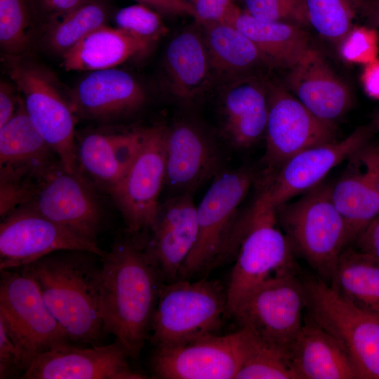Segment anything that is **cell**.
Masks as SVG:
<instances>
[{"label":"cell","mask_w":379,"mask_h":379,"mask_svg":"<svg viewBox=\"0 0 379 379\" xmlns=\"http://www.w3.org/2000/svg\"><path fill=\"white\" fill-rule=\"evenodd\" d=\"M288 354L297 379L359 378L343 345L311 319L303 323Z\"/></svg>","instance_id":"24"},{"label":"cell","mask_w":379,"mask_h":379,"mask_svg":"<svg viewBox=\"0 0 379 379\" xmlns=\"http://www.w3.org/2000/svg\"><path fill=\"white\" fill-rule=\"evenodd\" d=\"M67 342L39 354L20 378L23 379H143L132 370L127 353L117 341L79 347Z\"/></svg>","instance_id":"17"},{"label":"cell","mask_w":379,"mask_h":379,"mask_svg":"<svg viewBox=\"0 0 379 379\" xmlns=\"http://www.w3.org/2000/svg\"><path fill=\"white\" fill-rule=\"evenodd\" d=\"M36 283L72 343L98 345L105 334L101 314V258L62 250L17 268Z\"/></svg>","instance_id":"2"},{"label":"cell","mask_w":379,"mask_h":379,"mask_svg":"<svg viewBox=\"0 0 379 379\" xmlns=\"http://www.w3.org/2000/svg\"><path fill=\"white\" fill-rule=\"evenodd\" d=\"M88 0H38L40 8L51 18L63 15Z\"/></svg>","instance_id":"46"},{"label":"cell","mask_w":379,"mask_h":379,"mask_svg":"<svg viewBox=\"0 0 379 379\" xmlns=\"http://www.w3.org/2000/svg\"><path fill=\"white\" fill-rule=\"evenodd\" d=\"M276 215L293 251L331 286L340 254L352 243L332 201L331 185L321 182L295 201L280 206Z\"/></svg>","instance_id":"3"},{"label":"cell","mask_w":379,"mask_h":379,"mask_svg":"<svg viewBox=\"0 0 379 379\" xmlns=\"http://www.w3.org/2000/svg\"><path fill=\"white\" fill-rule=\"evenodd\" d=\"M268 117L264 162L277 169L307 148L335 140V126L314 116L284 86L267 81Z\"/></svg>","instance_id":"15"},{"label":"cell","mask_w":379,"mask_h":379,"mask_svg":"<svg viewBox=\"0 0 379 379\" xmlns=\"http://www.w3.org/2000/svg\"><path fill=\"white\" fill-rule=\"evenodd\" d=\"M166 127L143 129L140 149L126 172L109 191L126 232L147 234L157 214L166 173Z\"/></svg>","instance_id":"10"},{"label":"cell","mask_w":379,"mask_h":379,"mask_svg":"<svg viewBox=\"0 0 379 379\" xmlns=\"http://www.w3.org/2000/svg\"><path fill=\"white\" fill-rule=\"evenodd\" d=\"M243 328L246 333L245 354L236 379L297 378L287 352Z\"/></svg>","instance_id":"33"},{"label":"cell","mask_w":379,"mask_h":379,"mask_svg":"<svg viewBox=\"0 0 379 379\" xmlns=\"http://www.w3.org/2000/svg\"><path fill=\"white\" fill-rule=\"evenodd\" d=\"M25 205L94 242L104 223L103 210L92 183L80 171L69 172L62 164L44 178Z\"/></svg>","instance_id":"14"},{"label":"cell","mask_w":379,"mask_h":379,"mask_svg":"<svg viewBox=\"0 0 379 379\" xmlns=\"http://www.w3.org/2000/svg\"><path fill=\"white\" fill-rule=\"evenodd\" d=\"M164 185L171 195L190 193L220 171V149L203 129L186 121L166 128Z\"/></svg>","instance_id":"19"},{"label":"cell","mask_w":379,"mask_h":379,"mask_svg":"<svg viewBox=\"0 0 379 379\" xmlns=\"http://www.w3.org/2000/svg\"><path fill=\"white\" fill-rule=\"evenodd\" d=\"M166 69L173 94L193 99L206 86L212 69L202 32L195 28L180 32L168 46Z\"/></svg>","instance_id":"27"},{"label":"cell","mask_w":379,"mask_h":379,"mask_svg":"<svg viewBox=\"0 0 379 379\" xmlns=\"http://www.w3.org/2000/svg\"><path fill=\"white\" fill-rule=\"evenodd\" d=\"M0 322L21 354L23 373L39 354L71 342L36 283L18 269L1 270Z\"/></svg>","instance_id":"8"},{"label":"cell","mask_w":379,"mask_h":379,"mask_svg":"<svg viewBox=\"0 0 379 379\" xmlns=\"http://www.w3.org/2000/svg\"><path fill=\"white\" fill-rule=\"evenodd\" d=\"M114 21L117 27L149 45L168 32L160 15L154 8L140 3L119 9Z\"/></svg>","instance_id":"36"},{"label":"cell","mask_w":379,"mask_h":379,"mask_svg":"<svg viewBox=\"0 0 379 379\" xmlns=\"http://www.w3.org/2000/svg\"><path fill=\"white\" fill-rule=\"evenodd\" d=\"M293 252L276 211L251 208L239 226L235 262L226 288L228 313L260 284L295 272Z\"/></svg>","instance_id":"6"},{"label":"cell","mask_w":379,"mask_h":379,"mask_svg":"<svg viewBox=\"0 0 379 379\" xmlns=\"http://www.w3.org/2000/svg\"><path fill=\"white\" fill-rule=\"evenodd\" d=\"M247 168L221 171L197 206L198 236L178 279H191L236 255L239 210L253 182Z\"/></svg>","instance_id":"4"},{"label":"cell","mask_w":379,"mask_h":379,"mask_svg":"<svg viewBox=\"0 0 379 379\" xmlns=\"http://www.w3.org/2000/svg\"><path fill=\"white\" fill-rule=\"evenodd\" d=\"M60 164L19 99L13 117L0 127V175L42 176Z\"/></svg>","instance_id":"22"},{"label":"cell","mask_w":379,"mask_h":379,"mask_svg":"<svg viewBox=\"0 0 379 379\" xmlns=\"http://www.w3.org/2000/svg\"><path fill=\"white\" fill-rule=\"evenodd\" d=\"M223 131L237 148H247L265 135L268 117L267 81L255 76L239 79L225 93L222 104Z\"/></svg>","instance_id":"25"},{"label":"cell","mask_w":379,"mask_h":379,"mask_svg":"<svg viewBox=\"0 0 379 379\" xmlns=\"http://www.w3.org/2000/svg\"><path fill=\"white\" fill-rule=\"evenodd\" d=\"M372 129L359 127L341 140L318 145L293 155L270 178L252 207L276 211L296 195L316 187L333 168L354 157L369 141Z\"/></svg>","instance_id":"11"},{"label":"cell","mask_w":379,"mask_h":379,"mask_svg":"<svg viewBox=\"0 0 379 379\" xmlns=\"http://www.w3.org/2000/svg\"><path fill=\"white\" fill-rule=\"evenodd\" d=\"M286 86L314 116L334 126L352 105L349 87L313 48L289 69Z\"/></svg>","instance_id":"20"},{"label":"cell","mask_w":379,"mask_h":379,"mask_svg":"<svg viewBox=\"0 0 379 379\" xmlns=\"http://www.w3.org/2000/svg\"><path fill=\"white\" fill-rule=\"evenodd\" d=\"M361 81L366 94L379 100V59L364 65Z\"/></svg>","instance_id":"44"},{"label":"cell","mask_w":379,"mask_h":379,"mask_svg":"<svg viewBox=\"0 0 379 379\" xmlns=\"http://www.w3.org/2000/svg\"><path fill=\"white\" fill-rule=\"evenodd\" d=\"M359 8L379 27V0H353Z\"/></svg>","instance_id":"47"},{"label":"cell","mask_w":379,"mask_h":379,"mask_svg":"<svg viewBox=\"0 0 379 379\" xmlns=\"http://www.w3.org/2000/svg\"><path fill=\"white\" fill-rule=\"evenodd\" d=\"M150 46L117 27L105 25L62 54V65L67 71L114 68Z\"/></svg>","instance_id":"26"},{"label":"cell","mask_w":379,"mask_h":379,"mask_svg":"<svg viewBox=\"0 0 379 379\" xmlns=\"http://www.w3.org/2000/svg\"><path fill=\"white\" fill-rule=\"evenodd\" d=\"M145 101L139 82L114 67L93 71L84 77L72 90L69 104L81 117L107 120L133 112Z\"/></svg>","instance_id":"21"},{"label":"cell","mask_w":379,"mask_h":379,"mask_svg":"<svg viewBox=\"0 0 379 379\" xmlns=\"http://www.w3.org/2000/svg\"><path fill=\"white\" fill-rule=\"evenodd\" d=\"M332 201L345 220L352 242L379 216V190L370 175L350 169L331 185Z\"/></svg>","instance_id":"30"},{"label":"cell","mask_w":379,"mask_h":379,"mask_svg":"<svg viewBox=\"0 0 379 379\" xmlns=\"http://www.w3.org/2000/svg\"><path fill=\"white\" fill-rule=\"evenodd\" d=\"M309 26L337 45L353 27V0H302Z\"/></svg>","instance_id":"34"},{"label":"cell","mask_w":379,"mask_h":379,"mask_svg":"<svg viewBox=\"0 0 379 379\" xmlns=\"http://www.w3.org/2000/svg\"><path fill=\"white\" fill-rule=\"evenodd\" d=\"M23 372L21 354L0 322V378H21Z\"/></svg>","instance_id":"40"},{"label":"cell","mask_w":379,"mask_h":379,"mask_svg":"<svg viewBox=\"0 0 379 379\" xmlns=\"http://www.w3.org/2000/svg\"><path fill=\"white\" fill-rule=\"evenodd\" d=\"M338 46L344 60L364 65L378 58V32L373 28L353 26Z\"/></svg>","instance_id":"38"},{"label":"cell","mask_w":379,"mask_h":379,"mask_svg":"<svg viewBox=\"0 0 379 379\" xmlns=\"http://www.w3.org/2000/svg\"><path fill=\"white\" fill-rule=\"evenodd\" d=\"M18 103L19 99L15 97L11 86L1 82L0 87V127L13 117Z\"/></svg>","instance_id":"45"},{"label":"cell","mask_w":379,"mask_h":379,"mask_svg":"<svg viewBox=\"0 0 379 379\" xmlns=\"http://www.w3.org/2000/svg\"><path fill=\"white\" fill-rule=\"evenodd\" d=\"M246 345L244 328L184 345L155 348L152 372L161 379H236Z\"/></svg>","instance_id":"13"},{"label":"cell","mask_w":379,"mask_h":379,"mask_svg":"<svg viewBox=\"0 0 379 379\" xmlns=\"http://www.w3.org/2000/svg\"><path fill=\"white\" fill-rule=\"evenodd\" d=\"M233 25L258 48L270 65L290 69L312 48L303 27L258 20L241 11Z\"/></svg>","instance_id":"28"},{"label":"cell","mask_w":379,"mask_h":379,"mask_svg":"<svg viewBox=\"0 0 379 379\" xmlns=\"http://www.w3.org/2000/svg\"><path fill=\"white\" fill-rule=\"evenodd\" d=\"M370 175L379 190V142H368L354 156Z\"/></svg>","instance_id":"41"},{"label":"cell","mask_w":379,"mask_h":379,"mask_svg":"<svg viewBox=\"0 0 379 379\" xmlns=\"http://www.w3.org/2000/svg\"><path fill=\"white\" fill-rule=\"evenodd\" d=\"M200 25L211 69L218 73L250 77L254 69L270 65L251 39L236 26L217 22Z\"/></svg>","instance_id":"29"},{"label":"cell","mask_w":379,"mask_h":379,"mask_svg":"<svg viewBox=\"0 0 379 379\" xmlns=\"http://www.w3.org/2000/svg\"><path fill=\"white\" fill-rule=\"evenodd\" d=\"M107 10L98 0H88L77 8L51 18L48 42L64 54L91 32L106 25Z\"/></svg>","instance_id":"32"},{"label":"cell","mask_w":379,"mask_h":379,"mask_svg":"<svg viewBox=\"0 0 379 379\" xmlns=\"http://www.w3.org/2000/svg\"><path fill=\"white\" fill-rule=\"evenodd\" d=\"M101 262L104 331L115 337L129 359L137 360L149 338L163 283L147 251L146 236L126 232Z\"/></svg>","instance_id":"1"},{"label":"cell","mask_w":379,"mask_h":379,"mask_svg":"<svg viewBox=\"0 0 379 379\" xmlns=\"http://www.w3.org/2000/svg\"><path fill=\"white\" fill-rule=\"evenodd\" d=\"M245 11L267 22H285L305 28L309 26L302 0H241Z\"/></svg>","instance_id":"37"},{"label":"cell","mask_w":379,"mask_h":379,"mask_svg":"<svg viewBox=\"0 0 379 379\" xmlns=\"http://www.w3.org/2000/svg\"><path fill=\"white\" fill-rule=\"evenodd\" d=\"M142 130L126 133H92L77 145L79 171L107 192L118 182L137 155Z\"/></svg>","instance_id":"23"},{"label":"cell","mask_w":379,"mask_h":379,"mask_svg":"<svg viewBox=\"0 0 379 379\" xmlns=\"http://www.w3.org/2000/svg\"><path fill=\"white\" fill-rule=\"evenodd\" d=\"M306 305L303 281L294 272L274 277L260 284L239 302L231 315L241 327L288 353L303 325L302 312Z\"/></svg>","instance_id":"9"},{"label":"cell","mask_w":379,"mask_h":379,"mask_svg":"<svg viewBox=\"0 0 379 379\" xmlns=\"http://www.w3.org/2000/svg\"><path fill=\"white\" fill-rule=\"evenodd\" d=\"M27 0H0V44L6 53L20 55L29 41Z\"/></svg>","instance_id":"35"},{"label":"cell","mask_w":379,"mask_h":379,"mask_svg":"<svg viewBox=\"0 0 379 379\" xmlns=\"http://www.w3.org/2000/svg\"><path fill=\"white\" fill-rule=\"evenodd\" d=\"M232 1L234 3L236 4V2H237V1H239V0H232ZM240 1H241V0H240Z\"/></svg>","instance_id":"49"},{"label":"cell","mask_w":379,"mask_h":379,"mask_svg":"<svg viewBox=\"0 0 379 379\" xmlns=\"http://www.w3.org/2000/svg\"><path fill=\"white\" fill-rule=\"evenodd\" d=\"M355 243L359 250L379 263V216L364 230Z\"/></svg>","instance_id":"42"},{"label":"cell","mask_w":379,"mask_h":379,"mask_svg":"<svg viewBox=\"0 0 379 379\" xmlns=\"http://www.w3.org/2000/svg\"><path fill=\"white\" fill-rule=\"evenodd\" d=\"M62 250L86 251L100 258L107 253L97 242L74 233L27 205L1 218L0 271L21 267Z\"/></svg>","instance_id":"12"},{"label":"cell","mask_w":379,"mask_h":379,"mask_svg":"<svg viewBox=\"0 0 379 379\" xmlns=\"http://www.w3.org/2000/svg\"><path fill=\"white\" fill-rule=\"evenodd\" d=\"M192 195H171L160 203L147 234V251L163 283L178 280L180 271L196 244L197 206Z\"/></svg>","instance_id":"18"},{"label":"cell","mask_w":379,"mask_h":379,"mask_svg":"<svg viewBox=\"0 0 379 379\" xmlns=\"http://www.w3.org/2000/svg\"><path fill=\"white\" fill-rule=\"evenodd\" d=\"M226 313L227 291L216 281L162 283L148 339L161 348L216 335Z\"/></svg>","instance_id":"5"},{"label":"cell","mask_w":379,"mask_h":379,"mask_svg":"<svg viewBox=\"0 0 379 379\" xmlns=\"http://www.w3.org/2000/svg\"><path fill=\"white\" fill-rule=\"evenodd\" d=\"M302 281L310 319L343 345L359 379H379V313L345 300L318 276Z\"/></svg>","instance_id":"7"},{"label":"cell","mask_w":379,"mask_h":379,"mask_svg":"<svg viewBox=\"0 0 379 379\" xmlns=\"http://www.w3.org/2000/svg\"><path fill=\"white\" fill-rule=\"evenodd\" d=\"M156 10L172 14L187 15L194 18L197 14L187 0H134Z\"/></svg>","instance_id":"43"},{"label":"cell","mask_w":379,"mask_h":379,"mask_svg":"<svg viewBox=\"0 0 379 379\" xmlns=\"http://www.w3.org/2000/svg\"><path fill=\"white\" fill-rule=\"evenodd\" d=\"M375 126L379 131V114H378V116L375 118Z\"/></svg>","instance_id":"48"},{"label":"cell","mask_w":379,"mask_h":379,"mask_svg":"<svg viewBox=\"0 0 379 379\" xmlns=\"http://www.w3.org/2000/svg\"><path fill=\"white\" fill-rule=\"evenodd\" d=\"M195 10L196 21L233 25L241 10L232 0H189Z\"/></svg>","instance_id":"39"},{"label":"cell","mask_w":379,"mask_h":379,"mask_svg":"<svg viewBox=\"0 0 379 379\" xmlns=\"http://www.w3.org/2000/svg\"><path fill=\"white\" fill-rule=\"evenodd\" d=\"M11 77L22 95L32 122L54 150L64 168L79 171L74 142V113L53 84L31 67L12 69Z\"/></svg>","instance_id":"16"},{"label":"cell","mask_w":379,"mask_h":379,"mask_svg":"<svg viewBox=\"0 0 379 379\" xmlns=\"http://www.w3.org/2000/svg\"><path fill=\"white\" fill-rule=\"evenodd\" d=\"M331 287L349 302L379 313V263L360 250L344 249Z\"/></svg>","instance_id":"31"}]
</instances>
